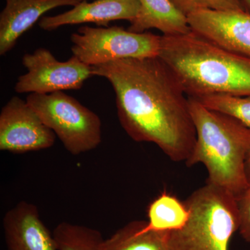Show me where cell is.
I'll return each instance as SVG.
<instances>
[{
  "label": "cell",
  "mask_w": 250,
  "mask_h": 250,
  "mask_svg": "<svg viewBox=\"0 0 250 250\" xmlns=\"http://www.w3.org/2000/svg\"><path fill=\"white\" fill-rule=\"evenodd\" d=\"M116 94L122 127L136 142L156 145L174 162H187L196 142L188 97L159 57L127 59L92 66Z\"/></svg>",
  "instance_id": "1"
},
{
  "label": "cell",
  "mask_w": 250,
  "mask_h": 250,
  "mask_svg": "<svg viewBox=\"0 0 250 250\" xmlns=\"http://www.w3.org/2000/svg\"><path fill=\"white\" fill-rule=\"evenodd\" d=\"M159 57L188 98L214 94L250 97V57L223 48L194 31L161 36Z\"/></svg>",
  "instance_id": "2"
},
{
  "label": "cell",
  "mask_w": 250,
  "mask_h": 250,
  "mask_svg": "<svg viewBox=\"0 0 250 250\" xmlns=\"http://www.w3.org/2000/svg\"><path fill=\"white\" fill-rule=\"evenodd\" d=\"M197 139L188 167L205 165L207 183L223 188L239 197L250 187L246 162L250 151V129L232 117L206 107L188 98Z\"/></svg>",
  "instance_id": "3"
},
{
  "label": "cell",
  "mask_w": 250,
  "mask_h": 250,
  "mask_svg": "<svg viewBox=\"0 0 250 250\" xmlns=\"http://www.w3.org/2000/svg\"><path fill=\"white\" fill-rule=\"evenodd\" d=\"M184 202L188 219L183 228L169 232L170 250H228L230 239L239 229L237 197L207 183Z\"/></svg>",
  "instance_id": "4"
},
{
  "label": "cell",
  "mask_w": 250,
  "mask_h": 250,
  "mask_svg": "<svg viewBox=\"0 0 250 250\" xmlns=\"http://www.w3.org/2000/svg\"><path fill=\"white\" fill-rule=\"evenodd\" d=\"M26 101L72 155L89 152L101 143V120L77 99L59 91L30 93Z\"/></svg>",
  "instance_id": "5"
},
{
  "label": "cell",
  "mask_w": 250,
  "mask_h": 250,
  "mask_svg": "<svg viewBox=\"0 0 250 250\" xmlns=\"http://www.w3.org/2000/svg\"><path fill=\"white\" fill-rule=\"evenodd\" d=\"M161 36L113 26H83L70 36L73 56L90 66L127 59L159 57Z\"/></svg>",
  "instance_id": "6"
},
{
  "label": "cell",
  "mask_w": 250,
  "mask_h": 250,
  "mask_svg": "<svg viewBox=\"0 0 250 250\" xmlns=\"http://www.w3.org/2000/svg\"><path fill=\"white\" fill-rule=\"evenodd\" d=\"M22 62L27 72L18 77L15 85V91L20 94L79 90L85 81L93 76L92 66L75 56L66 62H60L49 49L42 47L24 54Z\"/></svg>",
  "instance_id": "7"
},
{
  "label": "cell",
  "mask_w": 250,
  "mask_h": 250,
  "mask_svg": "<svg viewBox=\"0 0 250 250\" xmlns=\"http://www.w3.org/2000/svg\"><path fill=\"white\" fill-rule=\"evenodd\" d=\"M56 134L26 100L13 97L0 113V150L26 153L48 149Z\"/></svg>",
  "instance_id": "8"
},
{
  "label": "cell",
  "mask_w": 250,
  "mask_h": 250,
  "mask_svg": "<svg viewBox=\"0 0 250 250\" xmlns=\"http://www.w3.org/2000/svg\"><path fill=\"white\" fill-rule=\"evenodd\" d=\"M191 30L207 40L250 57V14L239 11L203 10L188 16Z\"/></svg>",
  "instance_id": "9"
},
{
  "label": "cell",
  "mask_w": 250,
  "mask_h": 250,
  "mask_svg": "<svg viewBox=\"0 0 250 250\" xmlns=\"http://www.w3.org/2000/svg\"><path fill=\"white\" fill-rule=\"evenodd\" d=\"M2 227L6 250H58L34 204L20 202L5 213Z\"/></svg>",
  "instance_id": "10"
},
{
  "label": "cell",
  "mask_w": 250,
  "mask_h": 250,
  "mask_svg": "<svg viewBox=\"0 0 250 250\" xmlns=\"http://www.w3.org/2000/svg\"><path fill=\"white\" fill-rule=\"evenodd\" d=\"M139 0H83L72 9L53 16H43L39 25L45 31H54L65 25L94 23L107 27L113 21H131L139 13Z\"/></svg>",
  "instance_id": "11"
},
{
  "label": "cell",
  "mask_w": 250,
  "mask_h": 250,
  "mask_svg": "<svg viewBox=\"0 0 250 250\" xmlns=\"http://www.w3.org/2000/svg\"><path fill=\"white\" fill-rule=\"evenodd\" d=\"M83 0H6L0 14V55L10 52L18 39L42 16L60 6L78 4Z\"/></svg>",
  "instance_id": "12"
},
{
  "label": "cell",
  "mask_w": 250,
  "mask_h": 250,
  "mask_svg": "<svg viewBox=\"0 0 250 250\" xmlns=\"http://www.w3.org/2000/svg\"><path fill=\"white\" fill-rule=\"evenodd\" d=\"M137 16L130 22L128 30L144 33L150 29L161 31L164 36H179L192 31L188 16L171 0H139Z\"/></svg>",
  "instance_id": "13"
},
{
  "label": "cell",
  "mask_w": 250,
  "mask_h": 250,
  "mask_svg": "<svg viewBox=\"0 0 250 250\" xmlns=\"http://www.w3.org/2000/svg\"><path fill=\"white\" fill-rule=\"evenodd\" d=\"M168 231H156L147 221L135 220L104 239L103 250H170Z\"/></svg>",
  "instance_id": "14"
},
{
  "label": "cell",
  "mask_w": 250,
  "mask_h": 250,
  "mask_svg": "<svg viewBox=\"0 0 250 250\" xmlns=\"http://www.w3.org/2000/svg\"><path fill=\"white\" fill-rule=\"evenodd\" d=\"M148 226L161 231H177L189 217L185 202L166 191L154 199L147 208Z\"/></svg>",
  "instance_id": "15"
},
{
  "label": "cell",
  "mask_w": 250,
  "mask_h": 250,
  "mask_svg": "<svg viewBox=\"0 0 250 250\" xmlns=\"http://www.w3.org/2000/svg\"><path fill=\"white\" fill-rule=\"evenodd\" d=\"M52 233L58 250H103L104 238L95 229L62 222Z\"/></svg>",
  "instance_id": "16"
},
{
  "label": "cell",
  "mask_w": 250,
  "mask_h": 250,
  "mask_svg": "<svg viewBox=\"0 0 250 250\" xmlns=\"http://www.w3.org/2000/svg\"><path fill=\"white\" fill-rule=\"evenodd\" d=\"M196 100L206 107L232 117L250 129V97L214 94Z\"/></svg>",
  "instance_id": "17"
},
{
  "label": "cell",
  "mask_w": 250,
  "mask_h": 250,
  "mask_svg": "<svg viewBox=\"0 0 250 250\" xmlns=\"http://www.w3.org/2000/svg\"><path fill=\"white\" fill-rule=\"evenodd\" d=\"M186 16L203 10L239 11L245 10L241 0H171Z\"/></svg>",
  "instance_id": "18"
},
{
  "label": "cell",
  "mask_w": 250,
  "mask_h": 250,
  "mask_svg": "<svg viewBox=\"0 0 250 250\" xmlns=\"http://www.w3.org/2000/svg\"><path fill=\"white\" fill-rule=\"evenodd\" d=\"M237 202L240 219L238 231L243 239L250 243V186L237 197Z\"/></svg>",
  "instance_id": "19"
},
{
  "label": "cell",
  "mask_w": 250,
  "mask_h": 250,
  "mask_svg": "<svg viewBox=\"0 0 250 250\" xmlns=\"http://www.w3.org/2000/svg\"><path fill=\"white\" fill-rule=\"evenodd\" d=\"M246 172L247 180H248V184H249V185L250 186V151L246 159Z\"/></svg>",
  "instance_id": "20"
},
{
  "label": "cell",
  "mask_w": 250,
  "mask_h": 250,
  "mask_svg": "<svg viewBox=\"0 0 250 250\" xmlns=\"http://www.w3.org/2000/svg\"><path fill=\"white\" fill-rule=\"evenodd\" d=\"M245 11L250 14V0H241Z\"/></svg>",
  "instance_id": "21"
}]
</instances>
